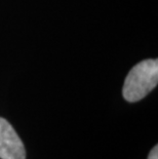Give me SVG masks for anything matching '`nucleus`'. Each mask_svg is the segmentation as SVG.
Instances as JSON below:
<instances>
[{
	"label": "nucleus",
	"instance_id": "3",
	"mask_svg": "<svg viewBox=\"0 0 158 159\" xmlns=\"http://www.w3.org/2000/svg\"><path fill=\"white\" fill-rule=\"evenodd\" d=\"M148 159H158V146L155 145L148 155Z\"/></svg>",
	"mask_w": 158,
	"mask_h": 159
},
{
	"label": "nucleus",
	"instance_id": "2",
	"mask_svg": "<svg viewBox=\"0 0 158 159\" xmlns=\"http://www.w3.org/2000/svg\"><path fill=\"white\" fill-rule=\"evenodd\" d=\"M0 159H26L24 144L12 125L0 117Z\"/></svg>",
	"mask_w": 158,
	"mask_h": 159
},
{
	"label": "nucleus",
	"instance_id": "1",
	"mask_svg": "<svg viewBox=\"0 0 158 159\" xmlns=\"http://www.w3.org/2000/svg\"><path fill=\"white\" fill-rule=\"evenodd\" d=\"M158 83V60L143 61L129 71L123 84L122 94L127 102L134 103L144 99Z\"/></svg>",
	"mask_w": 158,
	"mask_h": 159
}]
</instances>
